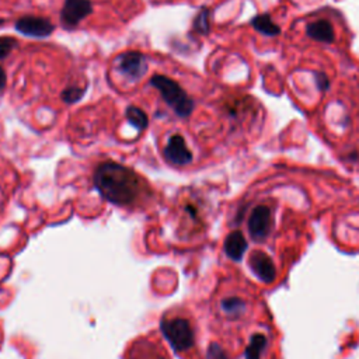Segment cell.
<instances>
[{
    "instance_id": "cell-1",
    "label": "cell",
    "mask_w": 359,
    "mask_h": 359,
    "mask_svg": "<svg viewBox=\"0 0 359 359\" xmlns=\"http://www.w3.org/2000/svg\"><path fill=\"white\" fill-rule=\"evenodd\" d=\"M94 184L107 201L119 206H135L150 196V187L143 177L114 161H104L97 165Z\"/></svg>"
},
{
    "instance_id": "cell-2",
    "label": "cell",
    "mask_w": 359,
    "mask_h": 359,
    "mask_svg": "<svg viewBox=\"0 0 359 359\" xmlns=\"http://www.w3.org/2000/svg\"><path fill=\"white\" fill-rule=\"evenodd\" d=\"M150 86L158 90L164 102L175 112L180 118H187L192 114L195 104L185 90L171 77L164 74H154L150 79Z\"/></svg>"
},
{
    "instance_id": "cell-3",
    "label": "cell",
    "mask_w": 359,
    "mask_h": 359,
    "mask_svg": "<svg viewBox=\"0 0 359 359\" xmlns=\"http://www.w3.org/2000/svg\"><path fill=\"white\" fill-rule=\"evenodd\" d=\"M161 330L164 337L178 352L188 351L195 342V332L191 321L184 316L174 313L165 314L161 320Z\"/></svg>"
},
{
    "instance_id": "cell-4",
    "label": "cell",
    "mask_w": 359,
    "mask_h": 359,
    "mask_svg": "<svg viewBox=\"0 0 359 359\" xmlns=\"http://www.w3.org/2000/svg\"><path fill=\"white\" fill-rule=\"evenodd\" d=\"M123 359H171L165 346L151 335L135 339L125 352Z\"/></svg>"
},
{
    "instance_id": "cell-5",
    "label": "cell",
    "mask_w": 359,
    "mask_h": 359,
    "mask_svg": "<svg viewBox=\"0 0 359 359\" xmlns=\"http://www.w3.org/2000/svg\"><path fill=\"white\" fill-rule=\"evenodd\" d=\"M116 70L129 80H139L147 73V59L139 50L122 52L116 56Z\"/></svg>"
},
{
    "instance_id": "cell-6",
    "label": "cell",
    "mask_w": 359,
    "mask_h": 359,
    "mask_svg": "<svg viewBox=\"0 0 359 359\" xmlns=\"http://www.w3.org/2000/svg\"><path fill=\"white\" fill-rule=\"evenodd\" d=\"M91 13L93 4L90 0H65L60 10V24L66 29H73Z\"/></svg>"
},
{
    "instance_id": "cell-7",
    "label": "cell",
    "mask_w": 359,
    "mask_h": 359,
    "mask_svg": "<svg viewBox=\"0 0 359 359\" xmlns=\"http://www.w3.org/2000/svg\"><path fill=\"white\" fill-rule=\"evenodd\" d=\"M14 27L20 34L31 38H46L55 31V25L48 18L38 15L20 17Z\"/></svg>"
},
{
    "instance_id": "cell-8",
    "label": "cell",
    "mask_w": 359,
    "mask_h": 359,
    "mask_svg": "<svg viewBox=\"0 0 359 359\" xmlns=\"http://www.w3.org/2000/svg\"><path fill=\"white\" fill-rule=\"evenodd\" d=\"M163 156L174 165H187L192 161V151L188 149L185 139L178 133L168 137L163 149Z\"/></svg>"
},
{
    "instance_id": "cell-9",
    "label": "cell",
    "mask_w": 359,
    "mask_h": 359,
    "mask_svg": "<svg viewBox=\"0 0 359 359\" xmlns=\"http://www.w3.org/2000/svg\"><path fill=\"white\" fill-rule=\"evenodd\" d=\"M271 231V210L261 205L257 206L248 217V233L254 240H264Z\"/></svg>"
},
{
    "instance_id": "cell-10",
    "label": "cell",
    "mask_w": 359,
    "mask_h": 359,
    "mask_svg": "<svg viewBox=\"0 0 359 359\" xmlns=\"http://www.w3.org/2000/svg\"><path fill=\"white\" fill-rule=\"evenodd\" d=\"M250 266L262 282L265 283L273 282L276 276V269L269 255H266L264 251H254L250 255Z\"/></svg>"
},
{
    "instance_id": "cell-11",
    "label": "cell",
    "mask_w": 359,
    "mask_h": 359,
    "mask_svg": "<svg viewBox=\"0 0 359 359\" xmlns=\"http://www.w3.org/2000/svg\"><path fill=\"white\" fill-rule=\"evenodd\" d=\"M306 34L311 39L323 43H331L335 38L334 28L327 20H317L314 22H310L306 27Z\"/></svg>"
},
{
    "instance_id": "cell-12",
    "label": "cell",
    "mask_w": 359,
    "mask_h": 359,
    "mask_svg": "<svg viewBox=\"0 0 359 359\" xmlns=\"http://www.w3.org/2000/svg\"><path fill=\"white\" fill-rule=\"evenodd\" d=\"M245 250H247V241H245V237L243 236L241 231L234 230L226 237L224 251L231 259L240 261L241 257L244 255Z\"/></svg>"
},
{
    "instance_id": "cell-13",
    "label": "cell",
    "mask_w": 359,
    "mask_h": 359,
    "mask_svg": "<svg viewBox=\"0 0 359 359\" xmlns=\"http://www.w3.org/2000/svg\"><path fill=\"white\" fill-rule=\"evenodd\" d=\"M251 25L262 35L275 36L280 32V28L272 21L269 14H258L251 20Z\"/></svg>"
},
{
    "instance_id": "cell-14",
    "label": "cell",
    "mask_w": 359,
    "mask_h": 359,
    "mask_svg": "<svg viewBox=\"0 0 359 359\" xmlns=\"http://www.w3.org/2000/svg\"><path fill=\"white\" fill-rule=\"evenodd\" d=\"M126 119L128 122L136 128L137 130H143L144 128H147L149 125V118L146 115V112L143 109H140L139 107H135V105H129L126 108Z\"/></svg>"
},
{
    "instance_id": "cell-15",
    "label": "cell",
    "mask_w": 359,
    "mask_h": 359,
    "mask_svg": "<svg viewBox=\"0 0 359 359\" xmlns=\"http://www.w3.org/2000/svg\"><path fill=\"white\" fill-rule=\"evenodd\" d=\"M266 346V338L262 334L252 335L250 345L245 349V359H261V352Z\"/></svg>"
},
{
    "instance_id": "cell-16",
    "label": "cell",
    "mask_w": 359,
    "mask_h": 359,
    "mask_svg": "<svg viewBox=\"0 0 359 359\" xmlns=\"http://www.w3.org/2000/svg\"><path fill=\"white\" fill-rule=\"evenodd\" d=\"M210 11L209 8L203 7L199 10V13L194 18V29L199 32L201 35H208L210 31V22H209Z\"/></svg>"
},
{
    "instance_id": "cell-17",
    "label": "cell",
    "mask_w": 359,
    "mask_h": 359,
    "mask_svg": "<svg viewBox=\"0 0 359 359\" xmlns=\"http://www.w3.org/2000/svg\"><path fill=\"white\" fill-rule=\"evenodd\" d=\"M86 94V88L84 87H77V86H67L62 90L60 93V98L63 102L66 104H76L79 102Z\"/></svg>"
},
{
    "instance_id": "cell-18",
    "label": "cell",
    "mask_w": 359,
    "mask_h": 359,
    "mask_svg": "<svg viewBox=\"0 0 359 359\" xmlns=\"http://www.w3.org/2000/svg\"><path fill=\"white\" fill-rule=\"evenodd\" d=\"M244 302L238 297H227L222 302V309L223 311H226L227 314H233L237 316L244 310Z\"/></svg>"
},
{
    "instance_id": "cell-19",
    "label": "cell",
    "mask_w": 359,
    "mask_h": 359,
    "mask_svg": "<svg viewBox=\"0 0 359 359\" xmlns=\"http://www.w3.org/2000/svg\"><path fill=\"white\" fill-rule=\"evenodd\" d=\"M17 46V39L13 36H0V60L6 59Z\"/></svg>"
},
{
    "instance_id": "cell-20",
    "label": "cell",
    "mask_w": 359,
    "mask_h": 359,
    "mask_svg": "<svg viewBox=\"0 0 359 359\" xmlns=\"http://www.w3.org/2000/svg\"><path fill=\"white\" fill-rule=\"evenodd\" d=\"M314 76H316L317 87H318L321 91L328 90V87H330V80H328V77H327L324 73H320V72H316Z\"/></svg>"
},
{
    "instance_id": "cell-21",
    "label": "cell",
    "mask_w": 359,
    "mask_h": 359,
    "mask_svg": "<svg viewBox=\"0 0 359 359\" xmlns=\"http://www.w3.org/2000/svg\"><path fill=\"white\" fill-rule=\"evenodd\" d=\"M209 359H229L224 351L219 345H210L209 348Z\"/></svg>"
},
{
    "instance_id": "cell-22",
    "label": "cell",
    "mask_w": 359,
    "mask_h": 359,
    "mask_svg": "<svg viewBox=\"0 0 359 359\" xmlns=\"http://www.w3.org/2000/svg\"><path fill=\"white\" fill-rule=\"evenodd\" d=\"M6 84H7V76H6V72L3 70V67L0 66V91L4 90Z\"/></svg>"
},
{
    "instance_id": "cell-23",
    "label": "cell",
    "mask_w": 359,
    "mask_h": 359,
    "mask_svg": "<svg viewBox=\"0 0 359 359\" xmlns=\"http://www.w3.org/2000/svg\"><path fill=\"white\" fill-rule=\"evenodd\" d=\"M3 22H4V20H3V18H0V27L3 25Z\"/></svg>"
}]
</instances>
